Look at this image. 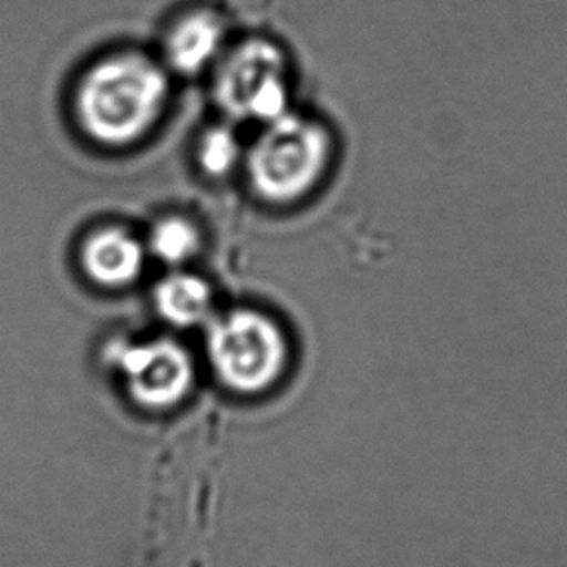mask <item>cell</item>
I'll return each instance as SVG.
<instances>
[{
    "label": "cell",
    "instance_id": "obj_1",
    "mask_svg": "<svg viewBox=\"0 0 567 567\" xmlns=\"http://www.w3.org/2000/svg\"><path fill=\"white\" fill-rule=\"evenodd\" d=\"M169 97L159 64L138 53L107 56L85 72L76 93L78 121L101 146H131L154 128Z\"/></svg>",
    "mask_w": 567,
    "mask_h": 567
},
{
    "label": "cell",
    "instance_id": "obj_2",
    "mask_svg": "<svg viewBox=\"0 0 567 567\" xmlns=\"http://www.w3.org/2000/svg\"><path fill=\"white\" fill-rule=\"evenodd\" d=\"M328 131L305 116L285 113L256 138L246 155L254 192L271 204H292L312 190L330 165Z\"/></svg>",
    "mask_w": 567,
    "mask_h": 567
},
{
    "label": "cell",
    "instance_id": "obj_3",
    "mask_svg": "<svg viewBox=\"0 0 567 567\" xmlns=\"http://www.w3.org/2000/svg\"><path fill=\"white\" fill-rule=\"evenodd\" d=\"M207 359L219 382L243 395L269 390L287 369L289 346L271 318L240 308L209 323Z\"/></svg>",
    "mask_w": 567,
    "mask_h": 567
},
{
    "label": "cell",
    "instance_id": "obj_4",
    "mask_svg": "<svg viewBox=\"0 0 567 567\" xmlns=\"http://www.w3.org/2000/svg\"><path fill=\"white\" fill-rule=\"evenodd\" d=\"M215 72V100L238 121L271 123L287 113V59L266 39H246L223 53Z\"/></svg>",
    "mask_w": 567,
    "mask_h": 567
},
{
    "label": "cell",
    "instance_id": "obj_5",
    "mask_svg": "<svg viewBox=\"0 0 567 567\" xmlns=\"http://www.w3.org/2000/svg\"><path fill=\"white\" fill-rule=\"evenodd\" d=\"M113 362L123 372L131 398L150 411L177 406L194 385L190 354L173 339L115 346Z\"/></svg>",
    "mask_w": 567,
    "mask_h": 567
},
{
    "label": "cell",
    "instance_id": "obj_6",
    "mask_svg": "<svg viewBox=\"0 0 567 567\" xmlns=\"http://www.w3.org/2000/svg\"><path fill=\"white\" fill-rule=\"evenodd\" d=\"M225 22L207 10H196L181 18L165 38V59L185 76L199 74L225 53Z\"/></svg>",
    "mask_w": 567,
    "mask_h": 567
},
{
    "label": "cell",
    "instance_id": "obj_7",
    "mask_svg": "<svg viewBox=\"0 0 567 567\" xmlns=\"http://www.w3.org/2000/svg\"><path fill=\"white\" fill-rule=\"evenodd\" d=\"M146 252L138 238L121 227L93 233L82 248V264L87 277L109 289L134 284L144 269Z\"/></svg>",
    "mask_w": 567,
    "mask_h": 567
},
{
    "label": "cell",
    "instance_id": "obj_8",
    "mask_svg": "<svg viewBox=\"0 0 567 567\" xmlns=\"http://www.w3.org/2000/svg\"><path fill=\"white\" fill-rule=\"evenodd\" d=\"M154 300L163 320L178 328H190L206 322L214 308L209 285L190 274L165 277L155 287Z\"/></svg>",
    "mask_w": 567,
    "mask_h": 567
},
{
    "label": "cell",
    "instance_id": "obj_9",
    "mask_svg": "<svg viewBox=\"0 0 567 567\" xmlns=\"http://www.w3.org/2000/svg\"><path fill=\"white\" fill-rule=\"evenodd\" d=\"M199 235L196 227L183 217H167L155 225L150 235V250L157 260L181 266L196 256Z\"/></svg>",
    "mask_w": 567,
    "mask_h": 567
},
{
    "label": "cell",
    "instance_id": "obj_10",
    "mask_svg": "<svg viewBox=\"0 0 567 567\" xmlns=\"http://www.w3.org/2000/svg\"><path fill=\"white\" fill-rule=\"evenodd\" d=\"M240 144L235 132L225 126L207 131L199 144V165L212 177H225L240 157Z\"/></svg>",
    "mask_w": 567,
    "mask_h": 567
}]
</instances>
